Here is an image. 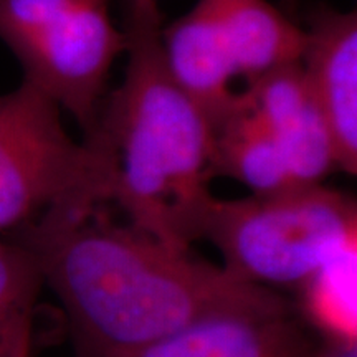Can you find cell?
Segmentation results:
<instances>
[{"instance_id":"1","label":"cell","mask_w":357,"mask_h":357,"mask_svg":"<svg viewBox=\"0 0 357 357\" xmlns=\"http://www.w3.org/2000/svg\"><path fill=\"white\" fill-rule=\"evenodd\" d=\"M84 357H116L213 312L289 303L82 192L17 230Z\"/></svg>"},{"instance_id":"6","label":"cell","mask_w":357,"mask_h":357,"mask_svg":"<svg viewBox=\"0 0 357 357\" xmlns=\"http://www.w3.org/2000/svg\"><path fill=\"white\" fill-rule=\"evenodd\" d=\"M319 347L284 303L213 312L116 357H316Z\"/></svg>"},{"instance_id":"5","label":"cell","mask_w":357,"mask_h":357,"mask_svg":"<svg viewBox=\"0 0 357 357\" xmlns=\"http://www.w3.org/2000/svg\"><path fill=\"white\" fill-rule=\"evenodd\" d=\"M82 192L102 199L95 155L70 136L61 109L26 82L0 95V234Z\"/></svg>"},{"instance_id":"12","label":"cell","mask_w":357,"mask_h":357,"mask_svg":"<svg viewBox=\"0 0 357 357\" xmlns=\"http://www.w3.org/2000/svg\"><path fill=\"white\" fill-rule=\"evenodd\" d=\"M42 276L17 242L0 240V357H30Z\"/></svg>"},{"instance_id":"8","label":"cell","mask_w":357,"mask_h":357,"mask_svg":"<svg viewBox=\"0 0 357 357\" xmlns=\"http://www.w3.org/2000/svg\"><path fill=\"white\" fill-rule=\"evenodd\" d=\"M243 91L273 134L296 184H318L337 171L331 134L300 63L270 71Z\"/></svg>"},{"instance_id":"11","label":"cell","mask_w":357,"mask_h":357,"mask_svg":"<svg viewBox=\"0 0 357 357\" xmlns=\"http://www.w3.org/2000/svg\"><path fill=\"white\" fill-rule=\"evenodd\" d=\"M301 311L329 344L357 347V247L339 253L300 287Z\"/></svg>"},{"instance_id":"4","label":"cell","mask_w":357,"mask_h":357,"mask_svg":"<svg viewBox=\"0 0 357 357\" xmlns=\"http://www.w3.org/2000/svg\"><path fill=\"white\" fill-rule=\"evenodd\" d=\"M111 0H0V40L24 79L83 132L95 121L109 73L128 38L111 19Z\"/></svg>"},{"instance_id":"9","label":"cell","mask_w":357,"mask_h":357,"mask_svg":"<svg viewBox=\"0 0 357 357\" xmlns=\"http://www.w3.org/2000/svg\"><path fill=\"white\" fill-rule=\"evenodd\" d=\"M236 78L250 83L300 63L305 30L268 0H199Z\"/></svg>"},{"instance_id":"7","label":"cell","mask_w":357,"mask_h":357,"mask_svg":"<svg viewBox=\"0 0 357 357\" xmlns=\"http://www.w3.org/2000/svg\"><path fill=\"white\" fill-rule=\"evenodd\" d=\"M300 68L331 134L337 171L357 172V15L329 6L307 12Z\"/></svg>"},{"instance_id":"14","label":"cell","mask_w":357,"mask_h":357,"mask_svg":"<svg viewBox=\"0 0 357 357\" xmlns=\"http://www.w3.org/2000/svg\"><path fill=\"white\" fill-rule=\"evenodd\" d=\"M128 2H136V3H141V2H158V0H128Z\"/></svg>"},{"instance_id":"10","label":"cell","mask_w":357,"mask_h":357,"mask_svg":"<svg viewBox=\"0 0 357 357\" xmlns=\"http://www.w3.org/2000/svg\"><path fill=\"white\" fill-rule=\"evenodd\" d=\"M213 176L247 185L252 194H268L298 185L273 134L263 123L245 91L213 124Z\"/></svg>"},{"instance_id":"13","label":"cell","mask_w":357,"mask_h":357,"mask_svg":"<svg viewBox=\"0 0 357 357\" xmlns=\"http://www.w3.org/2000/svg\"><path fill=\"white\" fill-rule=\"evenodd\" d=\"M316 357H356V349L328 344L326 347H319Z\"/></svg>"},{"instance_id":"2","label":"cell","mask_w":357,"mask_h":357,"mask_svg":"<svg viewBox=\"0 0 357 357\" xmlns=\"http://www.w3.org/2000/svg\"><path fill=\"white\" fill-rule=\"evenodd\" d=\"M158 2H128V63L83 141L95 154L101 194L123 217L167 242L204 238L215 197L213 121L169 73Z\"/></svg>"},{"instance_id":"3","label":"cell","mask_w":357,"mask_h":357,"mask_svg":"<svg viewBox=\"0 0 357 357\" xmlns=\"http://www.w3.org/2000/svg\"><path fill=\"white\" fill-rule=\"evenodd\" d=\"M222 266L247 283L300 288L318 268L357 247V205L349 194L318 184L213 200L204 238Z\"/></svg>"}]
</instances>
